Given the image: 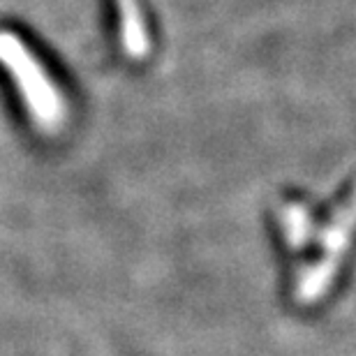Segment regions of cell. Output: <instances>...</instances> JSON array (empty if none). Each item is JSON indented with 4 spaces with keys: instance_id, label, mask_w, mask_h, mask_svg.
<instances>
[{
    "instance_id": "2",
    "label": "cell",
    "mask_w": 356,
    "mask_h": 356,
    "mask_svg": "<svg viewBox=\"0 0 356 356\" xmlns=\"http://www.w3.org/2000/svg\"><path fill=\"white\" fill-rule=\"evenodd\" d=\"M120 47L134 60H141L151 54V35H148L139 0H116Z\"/></svg>"
},
{
    "instance_id": "1",
    "label": "cell",
    "mask_w": 356,
    "mask_h": 356,
    "mask_svg": "<svg viewBox=\"0 0 356 356\" xmlns=\"http://www.w3.org/2000/svg\"><path fill=\"white\" fill-rule=\"evenodd\" d=\"M0 65L12 76L28 111L40 125L54 127L60 120V95L51 76L35 58L26 42L12 31H0Z\"/></svg>"
}]
</instances>
